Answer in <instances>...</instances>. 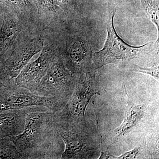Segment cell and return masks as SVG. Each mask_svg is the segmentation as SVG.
I'll return each mask as SVG.
<instances>
[{
  "label": "cell",
  "mask_w": 159,
  "mask_h": 159,
  "mask_svg": "<svg viewBox=\"0 0 159 159\" xmlns=\"http://www.w3.org/2000/svg\"><path fill=\"white\" fill-rule=\"evenodd\" d=\"M9 138L23 159H58L62 154L54 112L45 107H28L23 132Z\"/></svg>",
  "instance_id": "cell-1"
},
{
  "label": "cell",
  "mask_w": 159,
  "mask_h": 159,
  "mask_svg": "<svg viewBox=\"0 0 159 159\" xmlns=\"http://www.w3.org/2000/svg\"><path fill=\"white\" fill-rule=\"evenodd\" d=\"M42 34L44 40L53 45L57 56L72 74L79 77L93 68V52L82 32L66 34L48 27L43 30Z\"/></svg>",
  "instance_id": "cell-2"
},
{
  "label": "cell",
  "mask_w": 159,
  "mask_h": 159,
  "mask_svg": "<svg viewBox=\"0 0 159 159\" xmlns=\"http://www.w3.org/2000/svg\"><path fill=\"white\" fill-rule=\"evenodd\" d=\"M93 68L80 76L74 93L61 110L54 112L56 122L87 128L85 111L92 97L100 95L99 78Z\"/></svg>",
  "instance_id": "cell-3"
},
{
  "label": "cell",
  "mask_w": 159,
  "mask_h": 159,
  "mask_svg": "<svg viewBox=\"0 0 159 159\" xmlns=\"http://www.w3.org/2000/svg\"><path fill=\"white\" fill-rule=\"evenodd\" d=\"M115 10L107 26V38L102 50L93 54L92 66L95 70L101 68L107 65L113 64L119 66L128 64L132 60L149 51L153 43L134 47L125 42L118 34L114 25Z\"/></svg>",
  "instance_id": "cell-4"
},
{
  "label": "cell",
  "mask_w": 159,
  "mask_h": 159,
  "mask_svg": "<svg viewBox=\"0 0 159 159\" xmlns=\"http://www.w3.org/2000/svg\"><path fill=\"white\" fill-rule=\"evenodd\" d=\"M42 32L27 28L19 34L9 57L2 65L0 77L15 79L35 54L42 50L44 45Z\"/></svg>",
  "instance_id": "cell-5"
},
{
  "label": "cell",
  "mask_w": 159,
  "mask_h": 159,
  "mask_svg": "<svg viewBox=\"0 0 159 159\" xmlns=\"http://www.w3.org/2000/svg\"><path fill=\"white\" fill-rule=\"evenodd\" d=\"M4 80L0 85V112L32 106L45 107L56 112L65 106L66 103L57 98L39 96L19 86L15 79Z\"/></svg>",
  "instance_id": "cell-6"
},
{
  "label": "cell",
  "mask_w": 159,
  "mask_h": 159,
  "mask_svg": "<svg viewBox=\"0 0 159 159\" xmlns=\"http://www.w3.org/2000/svg\"><path fill=\"white\" fill-rule=\"evenodd\" d=\"M60 136L65 145L61 159L89 158L91 151L99 149L102 135L99 129L91 131L89 127L82 128L56 122Z\"/></svg>",
  "instance_id": "cell-7"
},
{
  "label": "cell",
  "mask_w": 159,
  "mask_h": 159,
  "mask_svg": "<svg viewBox=\"0 0 159 159\" xmlns=\"http://www.w3.org/2000/svg\"><path fill=\"white\" fill-rule=\"evenodd\" d=\"M78 79L79 77L72 74L58 57L41 80L36 94L43 97H55L66 104Z\"/></svg>",
  "instance_id": "cell-8"
},
{
  "label": "cell",
  "mask_w": 159,
  "mask_h": 159,
  "mask_svg": "<svg viewBox=\"0 0 159 159\" xmlns=\"http://www.w3.org/2000/svg\"><path fill=\"white\" fill-rule=\"evenodd\" d=\"M57 58L56 49L53 45L44 40L39 57L26 65L17 77L15 78L16 83L19 86L36 94L41 80L51 64Z\"/></svg>",
  "instance_id": "cell-9"
},
{
  "label": "cell",
  "mask_w": 159,
  "mask_h": 159,
  "mask_svg": "<svg viewBox=\"0 0 159 159\" xmlns=\"http://www.w3.org/2000/svg\"><path fill=\"white\" fill-rule=\"evenodd\" d=\"M27 28L10 10L5 14L0 29V61H2V65L9 57L19 34L23 29Z\"/></svg>",
  "instance_id": "cell-10"
},
{
  "label": "cell",
  "mask_w": 159,
  "mask_h": 159,
  "mask_svg": "<svg viewBox=\"0 0 159 159\" xmlns=\"http://www.w3.org/2000/svg\"><path fill=\"white\" fill-rule=\"evenodd\" d=\"M0 2L7 6L26 27L41 31L34 0H0Z\"/></svg>",
  "instance_id": "cell-11"
},
{
  "label": "cell",
  "mask_w": 159,
  "mask_h": 159,
  "mask_svg": "<svg viewBox=\"0 0 159 159\" xmlns=\"http://www.w3.org/2000/svg\"><path fill=\"white\" fill-rule=\"evenodd\" d=\"M124 92L126 97V105L125 108V117L122 124L118 128L112 131L114 137L113 145L118 142L120 137L124 135L126 133L133 129L137 125L144 116V105H136L129 97L126 87L124 84Z\"/></svg>",
  "instance_id": "cell-12"
},
{
  "label": "cell",
  "mask_w": 159,
  "mask_h": 159,
  "mask_svg": "<svg viewBox=\"0 0 159 159\" xmlns=\"http://www.w3.org/2000/svg\"><path fill=\"white\" fill-rule=\"evenodd\" d=\"M28 107L11 110L0 115V136L13 137L23 132Z\"/></svg>",
  "instance_id": "cell-13"
},
{
  "label": "cell",
  "mask_w": 159,
  "mask_h": 159,
  "mask_svg": "<svg viewBox=\"0 0 159 159\" xmlns=\"http://www.w3.org/2000/svg\"><path fill=\"white\" fill-rule=\"evenodd\" d=\"M37 9L40 30L42 31L60 20L64 13L56 0H34Z\"/></svg>",
  "instance_id": "cell-14"
},
{
  "label": "cell",
  "mask_w": 159,
  "mask_h": 159,
  "mask_svg": "<svg viewBox=\"0 0 159 159\" xmlns=\"http://www.w3.org/2000/svg\"><path fill=\"white\" fill-rule=\"evenodd\" d=\"M0 158L23 159L10 138L0 141Z\"/></svg>",
  "instance_id": "cell-15"
},
{
  "label": "cell",
  "mask_w": 159,
  "mask_h": 159,
  "mask_svg": "<svg viewBox=\"0 0 159 159\" xmlns=\"http://www.w3.org/2000/svg\"><path fill=\"white\" fill-rule=\"evenodd\" d=\"M143 9L148 17L156 27L158 31L159 27L158 0H140Z\"/></svg>",
  "instance_id": "cell-16"
},
{
  "label": "cell",
  "mask_w": 159,
  "mask_h": 159,
  "mask_svg": "<svg viewBox=\"0 0 159 159\" xmlns=\"http://www.w3.org/2000/svg\"><path fill=\"white\" fill-rule=\"evenodd\" d=\"M56 1L64 13L80 14V11L77 5V0H56Z\"/></svg>",
  "instance_id": "cell-17"
},
{
  "label": "cell",
  "mask_w": 159,
  "mask_h": 159,
  "mask_svg": "<svg viewBox=\"0 0 159 159\" xmlns=\"http://www.w3.org/2000/svg\"><path fill=\"white\" fill-rule=\"evenodd\" d=\"M132 71L135 72H139L142 74L150 75L159 82V65L153 66L149 68L143 67L137 65H134Z\"/></svg>",
  "instance_id": "cell-18"
},
{
  "label": "cell",
  "mask_w": 159,
  "mask_h": 159,
  "mask_svg": "<svg viewBox=\"0 0 159 159\" xmlns=\"http://www.w3.org/2000/svg\"><path fill=\"white\" fill-rule=\"evenodd\" d=\"M99 149L100 152V155L99 157V159H114V155L110 152L108 147L107 146L102 137L101 139V143H100Z\"/></svg>",
  "instance_id": "cell-19"
},
{
  "label": "cell",
  "mask_w": 159,
  "mask_h": 159,
  "mask_svg": "<svg viewBox=\"0 0 159 159\" xmlns=\"http://www.w3.org/2000/svg\"><path fill=\"white\" fill-rule=\"evenodd\" d=\"M141 146L135 147L133 150L127 152L119 157L114 156V159H134L137 158L140 153Z\"/></svg>",
  "instance_id": "cell-20"
}]
</instances>
